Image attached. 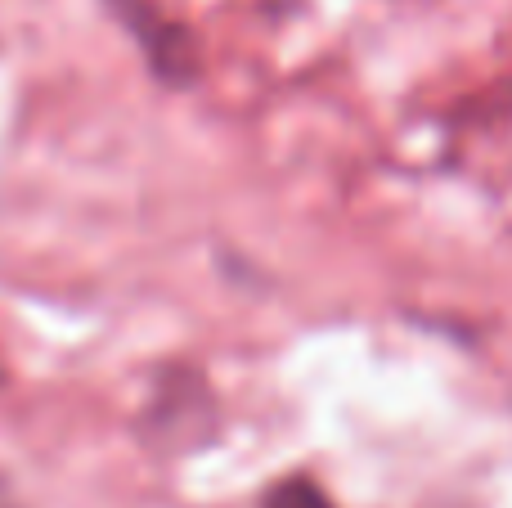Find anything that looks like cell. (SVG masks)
Segmentation results:
<instances>
[{
	"label": "cell",
	"mask_w": 512,
	"mask_h": 508,
	"mask_svg": "<svg viewBox=\"0 0 512 508\" xmlns=\"http://www.w3.org/2000/svg\"><path fill=\"white\" fill-rule=\"evenodd\" d=\"M0 383H5V369H0Z\"/></svg>",
	"instance_id": "obj_3"
},
{
	"label": "cell",
	"mask_w": 512,
	"mask_h": 508,
	"mask_svg": "<svg viewBox=\"0 0 512 508\" xmlns=\"http://www.w3.org/2000/svg\"><path fill=\"white\" fill-rule=\"evenodd\" d=\"M265 508H333V500L310 477H288V482H279L265 495Z\"/></svg>",
	"instance_id": "obj_1"
},
{
	"label": "cell",
	"mask_w": 512,
	"mask_h": 508,
	"mask_svg": "<svg viewBox=\"0 0 512 508\" xmlns=\"http://www.w3.org/2000/svg\"><path fill=\"white\" fill-rule=\"evenodd\" d=\"M0 508H23V500H18V491H14V482H9L5 473H0Z\"/></svg>",
	"instance_id": "obj_2"
}]
</instances>
